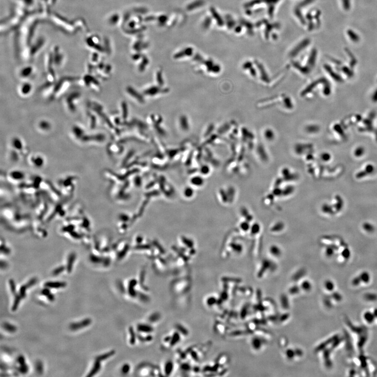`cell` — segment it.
<instances>
[{"label":"cell","mask_w":377,"mask_h":377,"mask_svg":"<svg viewBox=\"0 0 377 377\" xmlns=\"http://www.w3.org/2000/svg\"><path fill=\"white\" fill-rule=\"evenodd\" d=\"M37 279H36V278H33L31 279H30L26 284L27 289L31 288V287L34 286L37 283Z\"/></svg>","instance_id":"24"},{"label":"cell","mask_w":377,"mask_h":377,"mask_svg":"<svg viewBox=\"0 0 377 377\" xmlns=\"http://www.w3.org/2000/svg\"><path fill=\"white\" fill-rule=\"evenodd\" d=\"M75 259H76V256L74 254H70L68 258L67 265V270L68 273H70L72 271L73 265H74Z\"/></svg>","instance_id":"15"},{"label":"cell","mask_w":377,"mask_h":377,"mask_svg":"<svg viewBox=\"0 0 377 377\" xmlns=\"http://www.w3.org/2000/svg\"><path fill=\"white\" fill-rule=\"evenodd\" d=\"M90 111L87 112L88 123V126L91 129H95L97 126L98 118L96 112H94L92 109H90Z\"/></svg>","instance_id":"10"},{"label":"cell","mask_w":377,"mask_h":377,"mask_svg":"<svg viewBox=\"0 0 377 377\" xmlns=\"http://www.w3.org/2000/svg\"><path fill=\"white\" fill-rule=\"evenodd\" d=\"M27 287L26 286V284H24L20 287L19 290V295H20V297H22V299H24L26 295V292L27 290Z\"/></svg>","instance_id":"22"},{"label":"cell","mask_w":377,"mask_h":377,"mask_svg":"<svg viewBox=\"0 0 377 377\" xmlns=\"http://www.w3.org/2000/svg\"><path fill=\"white\" fill-rule=\"evenodd\" d=\"M36 128L39 132L42 134H47L53 129V124L48 120L42 118L38 121L36 124Z\"/></svg>","instance_id":"8"},{"label":"cell","mask_w":377,"mask_h":377,"mask_svg":"<svg viewBox=\"0 0 377 377\" xmlns=\"http://www.w3.org/2000/svg\"><path fill=\"white\" fill-rule=\"evenodd\" d=\"M50 293H51V291H50V290L49 289V288H47V287H45L44 289H42V291H41V292H40V294H41V295L46 297H47L48 295H50Z\"/></svg>","instance_id":"26"},{"label":"cell","mask_w":377,"mask_h":377,"mask_svg":"<svg viewBox=\"0 0 377 377\" xmlns=\"http://www.w3.org/2000/svg\"><path fill=\"white\" fill-rule=\"evenodd\" d=\"M47 298L50 301H53L55 300V296H54V295H53L51 293L50 295H48L47 296Z\"/></svg>","instance_id":"30"},{"label":"cell","mask_w":377,"mask_h":377,"mask_svg":"<svg viewBox=\"0 0 377 377\" xmlns=\"http://www.w3.org/2000/svg\"><path fill=\"white\" fill-rule=\"evenodd\" d=\"M35 368L37 373L39 374H42L43 373V365L40 361H37L35 364Z\"/></svg>","instance_id":"21"},{"label":"cell","mask_w":377,"mask_h":377,"mask_svg":"<svg viewBox=\"0 0 377 377\" xmlns=\"http://www.w3.org/2000/svg\"><path fill=\"white\" fill-rule=\"evenodd\" d=\"M172 364L169 363L167 364V366L166 367V373H170V371L171 370V369L172 368Z\"/></svg>","instance_id":"29"},{"label":"cell","mask_w":377,"mask_h":377,"mask_svg":"<svg viewBox=\"0 0 377 377\" xmlns=\"http://www.w3.org/2000/svg\"><path fill=\"white\" fill-rule=\"evenodd\" d=\"M34 74V70L31 67H25L20 70L18 72V77L22 81H29Z\"/></svg>","instance_id":"9"},{"label":"cell","mask_w":377,"mask_h":377,"mask_svg":"<svg viewBox=\"0 0 377 377\" xmlns=\"http://www.w3.org/2000/svg\"><path fill=\"white\" fill-rule=\"evenodd\" d=\"M2 327L5 330L10 333H15L17 330V328L15 325H12L11 324L7 322H4L2 324Z\"/></svg>","instance_id":"14"},{"label":"cell","mask_w":377,"mask_h":377,"mask_svg":"<svg viewBox=\"0 0 377 377\" xmlns=\"http://www.w3.org/2000/svg\"><path fill=\"white\" fill-rule=\"evenodd\" d=\"M91 319L89 318H87L78 322L71 324L69 325V328L72 330H78L86 327L87 326H89L91 324Z\"/></svg>","instance_id":"11"},{"label":"cell","mask_w":377,"mask_h":377,"mask_svg":"<svg viewBox=\"0 0 377 377\" xmlns=\"http://www.w3.org/2000/svg\"><path fill=\"white\" fill-rule=\"evenodd\" d=\"M14 296H15V298L14 300L13 304L12 307V311L13 312L17 310L18 306L20 303V300L22 299V297H20V295H19V293H16Z\"/></svg>","instance_id":"16"},{"label":"cell","mask_w":377,"mask_h":377,"mask_svg":"<svg viewBox=\"0 0 377 377\" xmlns=\"http://www.w3.org/2000/svg\"><path fill=\"white\" fill-rule=\"evenodd\" d=\"M28 159L29 164L36 169L42 168L46 163L45 157L39 153L30 154Z\"/></svg>","instance_id":"6"},{"label":"cell","mask_w":377,"mask_h":377,"mask_svg":"<svg viewBox=\"0 0 377 377\" xmlns=\"http://www.w3.org/2000/svg\"><path fill=\"white\" fill-rule=\"evenodd\" d=\"M67 286V284L65 282L61 281H48L46 282L44 284L45 287H47L50 289H59V288H65Z\"/></svg>","instance_id":"12"},{"label":"cell","mask_w":377,"mask_h":377,"mask_svg":"<svg viewBox=\"0 0 377 377\" xmlns=\"http://www.w3.org/2000/svg\"><path fill=\"white\" fill-rule=\"evenodd\" d=\"M100 361L96 360L93 364V366L91 370H90L89 374L87 375V377H91L94 376V375H96L97 373H98L100 371L101 369Z\"/></svg>","instance_id":"13"},{"label":"cell","mask_w":377,"mask_h":377,"mask_svg":"<svg viewBox=\"0 0 377 377\" xmlns=\"http://www.w3.org/2000/svg\"><path fill=\"white\" fill-rule=\"evenodd\" d=\"M17 361H18V362L20 365H23V364H26L25 358L22 355H20V356H18V359H17Z\"/></svg>","instance_id":"27"},{"label":"cell","mask_w":377,"mask_h":377,"mask_svg":"<svg viewBox=\"0 0 377 377\" xmlns=\"http://www.w3.org/2000/svg\"><path fill=\"white\" fill-rule=\"evenodd\" d=\"M114 354H115V351H114V350L110 351L108 353H105V354H102V355L98 356L96 357V360H99V361L101 362V361L104 360L105 359H107L109 357H111L113 355H114Z\"/></svg>","instance_id":"17"},{"label":"cell","mask_w":377,"mask_h":377,"mask_svg":"<svg viewBox=\"0 0 377 377\" xmlns=\"http://www.w3.org/2000/svg\"><path fill=\"white\" fill-rule=\"evenodd\" d=\"M81 97V92L77 90L67 94L64 98L63 105L68 112L71 114H74L77 112Z\"/></svg>","instance_id":"4"},{"label":"cell","mask_w":377,"mask_h":377,"mask_svg":"<svg viewBox=\"0 0 377 377\" xmlns=\"http://www.w3.org/2000/svg\"><path fill=\"white\" fill-rule=\"evenodd\" d=\"M347 35H348L350 39L353 40L354 42H357L359 40V37L357 33H356L355 32L351 31V30H348L347 31Z\"/></svg>","instance_id":"18"},{"label":"cell","mask_w":377,"mask_h":377,"mask_svg":"<svg viewBox=\"0 0 377 377\" xmlns=\"http://www.w3.org/2000/svg\"><path fill=\"white\" fill-rule=\"evenodd\" d=\"M82 85L88 89L93 90L95 91H98L100 89V83L96 77L87 74L85 75L81 80H79Z\"/></svg>","instance_id":"5"},{"label":"cell","mask_w":377,"mask_h":377,"mask_svg":"<svg viewBox=\"0 0 377 377\" xmlns=\"http://www.w3.org/2000/svg\"><path fill=\"white\" fill-rule=\"evenodd\" d=\"M33 90V85L29 81H23L18 89V95L22 98L29 96Z\"/></svg>","instance_id":"7"},{"label":"cell","mask_w":377,"mask_h":377,"mask_svg":"<svg viewBox=\"0 0 377 377\" xmlns=\"http://www.w3.org/2000/svg\"><path fill=\"white\" fill-rule=\"evenodd\" d=\"M1 268H2V269L6 268L7 267V263L5 261H3V260H2V261H1Z\"/></svg>","instance_id":"32"},{"label":"cell","mask_w":377,"mask_h":377,"mask_svg":"<svg viewBox=\"0 0 377 377\" xmlns=\"http://www.w3.org/2000/svg\"><path fill=\"white\" fill-rule=\"evenodd\" d=\"M128 370H129V366L127 365L123 366V369H122V371H123V373H127V371Z\"/></svg>","instance_id":"31"},{"label":"cell","mask_w":377,"mask_h":377,"mask_svg":"<svg viewBox=\"0 0 377 377\" xmlns=\"http://www.w3.org/2000/svg\"><path fill=\"white\" fill-rule=\"evenodd\" d=\"M77 80H79L76 77H62L54 82H47L44 85L42 90L46 92L44 93L46 98L49 101L52 102L61 97L69 88L72 83Z\"/></svg>","instance_id":"1"},{"label":"cell","mask_w":377,"mask_h":377,"mask_svg":"<svg viewBox=\"0 0 377 377\" xmlns=\"http://www.w3.org/2000/svg\"><path fill=\"white\" fill-rule=\"evenodd\" d=\"M9 367L8 366V365H7V364H5V363L3 364V362L1 363V370H2L7 371V370L9 369Z\"/></svg>","instance_id":"28"},{"label":"cell","mask_w":377,"mask_h":377,"mask_svg":"<svg viewBox=\"0 0 377 377\" xmlns=\"http://www.w3.org/2000/svg\"><path fill=\"white\" fill-rule=\"evenodd\" d=\"M9 288L12 294L15 295L17 293L16 291V285L15 281L13 279H10L9 280Z\"/></svg>","instance_id":"19"},{"label":"cell","mask_w":377,"mask_h":377,"mask_svg":"<svg viewBox=\"0 0 377 377\" xmlns=\"http://www.w3.org/2000/svg\"><path fill=\"white\" fill-rule=\"evenodd\" d=\"M72 138L82 144H100L105 140V136L101 133H89L82 126L74 124L71 128Z\"/></svg>","instance_id":"2"},{"label":"cell","mask_w":377,"mask_h":377,"mask_svg":"<svg viewBox=\"0 0 377 377\" xmlns=\"http://www.w3.org/2000/svg\"><path fill=\"white\" fill-rule=\"evenodd\" d=\"M9 154L15 158L21 159L28 152V148L24 141L19 136H13L9 141Z\"/></svg>","instance_id":"3"},{"label":"cell","mask_w":377,"mask_h":377,"mask_svg":"<svg viewBox=\"0 0 377 377\" xmlns=\"http://www.w3.org/2000/svg\"><path fill=\"white\" fill-rule=\"evenodd\" d=\"M18 370L22 374H25L28 371V367L26 364L20 365V367L18 368Z\"/></svg>","instance_id":"20"},{"label":"cell","mask_w":377,"mask_h":377,"mask_svg":"<svg viewBox=\"0 0 377 377\" xmlns=\"http://www.w3.org/2000/svg\"><path fill=\"white\" fill-rule=\"evenodd\" d=\"M65 269L66 267L65 266H63V265L60 266L54 270V271H53V275L54 276H58L60 275L61 272H63L65 270Z\"/></svg>","instance_id":"23"},{"label":"cell","mask_w":377,"mask_h":377,"mask_svg":"<svg viewBox=\"0 0 377 377\" xmlns=\"http://www.w3.org/2000/svg\"><path fill=\"white\" fill-rule=\"evenodd\" d=\"M342 3L345 10H349L350 8V0H342Z\"/></svg>","instance_id":"25"}]
</instances>
